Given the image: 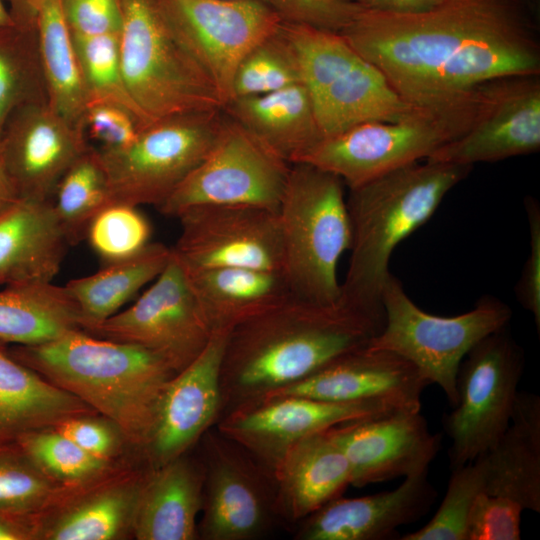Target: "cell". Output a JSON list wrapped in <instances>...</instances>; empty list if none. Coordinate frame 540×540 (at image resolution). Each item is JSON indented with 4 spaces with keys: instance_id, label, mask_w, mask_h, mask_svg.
Returning a JSON list of instances; mask_svg holds the SVG:
<instances>
[{
    "instance_id": "obj_20",
    "label": "cell",
    "mask_w": 540,
    "mask_h": 540,
    "mask_svg": "<svg viewBox=\"0 0 540 540\" xmlns=\"http://www.w3.org/2000/svg\"><path fill=\"white\" fill-rule=\"evenodd\" d=\"M346 456L351 485L364 487L428 471L441 448L420 411L391 413L343 423L327 429Z\"/></svg>"
},
{
    "instance_id": "obj_54",
    "label": "cell",
    "mask_w": 540,
    "mask_h": 540,
    "mask_svg": "<svg viewBox=\"0 0 540 540\" xmlns=\"http://www.w3.org/2000/svg\"><path fill=\"white\" fill-rule=\"evenodd\" d=\"M263 1H266V2H268L267 0H263Z\"/></svg>"
},
{
    "instance_id": "obj_52",
    "label": "cell",
    "mask_w": 540,
    "mask_h": 540,
    "mask_svg": "<svg viewBox=\"0 0 540 540\" xmlns=\"http://www.w3.org/2000/svg\"><path fill=\"white\" fill-rule=\"evenodd\" d=\"M20 199L14 184L0 161V216Z\"/></svg>"
},
{
    "instance_id": "obj_55",
    "label": "cell",
    "mask_w": 540,
    "mask_h": 540,
    "mask_svg": "<svg viewBox=\"0 0 540 540\" xmlns=\"http://www.w3.org/2000/svg\"><path fill=\"white\" fill-rule=\"evenodd\" d=\"M0 151H1V146H0Z\"/></svg>"
},
{
    "instance_id": "obj_1",
    "label": "cell",
    "mask_w": 540,
    "mask_h": 540,
    "mask_svg": "<svg viewBox=\"0 0 540 540\" xmlns=\"http://www.w3.org/2000/svg\"><path fill=\"white\" fill-rule=\"evenodd\" d=\"M536 0H443L421 13L361 9L339 32L417 106H442L480 85L540 75Z\"/></svg>"
},
{
    "instance_id": "obj_8",
    "label": "cell",
    "mask_w": 540,
    "mask_h": 540,
    "mask_svg": "<svg viewBox=\"0 0 540 540\" xmlns=\"http://www.w3.org/2000/svg\"><path fill=\"white\" fill-rule=\"evenodd\" d=\"M480 86L469 96L446 105L420 106L397 121L364 122L325 137L298 162L328 171L352 189L426 160L470 127L480 104Z\"/></svg>"
},
{
    "instance_id": "obj_36",
    "label": "cell",
    "mask_w": 540,
    "mask_h": 540,
    "mask_svg": "<svg viewBox=\"0 0 540 540\" xmlns=\"http://www.w3.org/2000/svg\"><path fill=\"white\" fill-rule=\"evenodd\" d=\"M47 102L36 27H0V135L19 107Z\"/></svg>"
},
{
    "instance_id": "obj_29",
    "label": "cell",
    "mask_w": 540,
    "mask_h": 540,
    "mask_svg": "<svg viewBox=\"0 0 540 540\" xmlns=\"http://www.w3.org/2000/svg\"><path fill=\"white\" fill-rule=\"evenodd\" d=\"M181 264L213 332L231 330L293 296L281 271Z\"/></svg>"
},
{
    "instance_id": "obj_21",
    "label": "cell",
    "mask_w": 540,
    "mask_h": 540,
    "mask_svg": "<svg viewBox=\"0 0 540 540\" xmlns=\"http://www.w3.org/2000/svg\"><path fill=\"white\" fill-rule=\"evenodd\" d=\"M229 332L215 331L201 354L169 380L143 450L149 469L184 455L221 415L220 370Z\"/></svg>"
},
{
    "instance_id": "obj_30",
    "label": "cell",
    "mask_w": 540,
    "mask_h": 540,
    "mask_svg": "<svg viewBox=\"0 0 540 540\" xmlns=\"http://www.w3.org/2000/svg\"><path fill=\"white\" fill-rule=\"evenodd\" d=\"M223 111L290 164L324 138L303 82L262 95L232 98Z\"/></svg>"
},
{
    "instance_id": "obj_3",
    "label": "cell",
    "mask_w": 540,
    "mask_h": 540,
    "mask_svg": "<svg viewBox=\"0 0 540 540\" xmlns=\"http://www.w3.org/2000/svg\"><path fill=\"white\" fill-rule=\"evenodd\" d=\"M10 354L114 423L126 442L144 450L161 396L176 374L160 357L130 343L75 329Z\"/></svg>"
},
{
    "instance_id": "obj_42",
    "label": "cell",
    "mask_w": 540,
    "mask_h": 540,
    "mask_svg": "<svg viewBox=\"0 0 540 540\" xmlns=\"http://www.w3.org/2000/svg\"><path fill=\"white\" fill-rule=\"evenodd\" d=\"M151 227L137 207L112 203L91 221L86 238L106 263L131 257L150 242Z\"/></svg>"
},
{
    "instance_id": "obj_44",
    "label": "cell",
    "mask_w": 540,
    "mask_h": 540,
    "mask_svg": "<svg viewBox=\"0 0 540 540\" xmlns=\"http://www.w3.org/2000/svg\"><path fill=\"white\" fill-rule=\"evenodd\" d=\"M283 21L339 33L362 9L345 0H267Z\"/></svg>"
},
{
    "instance_id": "obj_37",
    "label": "cell",
    "mask_w": 540,
    "mask_h": 540,
    "mask_svg": "<svg viewBox=\"0 0 540 540\" xmlns=\"http://www.w3.org/2000/svg\"><path fill=\"white\" fill-rule=\"evenodd\" d=\"M72 38L88 105L104 103L119 107L135 119L140 130L154 122L136 104L126 86L120 64L119 34L72 35Z\"/></svg>"
},
{
    "instance_id": "obj_34",
    "label": "cell",
    "mask_w": 540,
    "mask_h": 540,
    "mask_svg": "<svg viewBox=\"0 0 540 540\" xmlns=\"http://www.w3.org/2000/svg\"><path fill=\"white\" fill-rule=\"evenodd\" d=\"M36 32L47 102L68 123L85 131L88 98L60 0L44 3L36 18Z\"/></svg>"
},
{
    "instance_id": "obj_9",
    "label": "cell",
    "mask_w": 540,
    "mask_h": 540,
    "mask_svg": "<svg viewBox=\"0 0 540 540\" xmlns=\"http://www.w3.org/2000/svg\"><path fill=\"white\" fill-rule=\"evenodd\" d=\"M382 330L369 346L394 352L412 363L428 384L438 385L453 407L458 398L457 374L469 352L486 336L508 326L512 311L486 295L460 315L437 316L419 308L391 272L382 290Z\"/></svg>"
},
{
    "instance_id": "obj_40",
    "label": "cell",
    "mask_w": 540,
    "mask_h": 540,
    "mask_svg": "<svg viewBox=\"0 0 540 540\" xmlns=\"http://www.w3.org/2000/svg\"><path fill=\"white\" fill-rule=\"evenodd\" d=\"M281 24L241 59L233 77L231 99L262 95L302 82L297 52Z\"/></svg>"
},
{
    "instance_id": "obj_5",
    "label": "cell",
    "mask_w": 540,
    "mask_h": 540,
    "mask_svg": "<svg viewBox=\"0 0 540 540\" xmlns=\"http://www.w3.org/2000/svg\"><path fill=\"white\" fill-rule=\"evenodd\" d=\"M344 183L305 162L292 163L279 207L282 273L296 298L340 302L338 264L350 247Z\"/></svg>"
},
{
    "instance_id": "obj_25",
    "label": "cell",
    "mask_w": 540,
    "mask_h": 540,
    "mask_svg": "<svg viewBox=\"0 0 540 540\" xmlns=\"http://www.w3.org/2000/svg\"><path fill=\"white\" fill-rule=\"evenodd\" d=\"M147 472H135L84 486L81 493L35 522L36 539L116 540L132 535Z\"/></svg>"
},
{
    "instance_id": "obj_2",
    "label": "cell",
    "mask_w": 540,
    "mask_h": 540,
    "mask_svg": "<svg viewBox=\"0 0 540 540\" xmlns=\"http://www.w3.org/2000/svg\"><path fill=\"white\" fill-rule=\"evenodd\" d=\"M382 328L341 301L322 305L295 296L235 326L220 370L221 413L308 377L368 345Z\"/></svg>"
},
{
    "instance_id": "obj_53",
    "label": "cell",
    "mask_w": 540,
    "mask_h": 540,
    "mask_svg": "<svg viewBox=\"0 0 540 540\" xmlns=\"http://www.w3.org/2000/svg\"><path fill=\"white\" fill-rule=\"evenodd\" d=\"M16 24L7 8L4 5V0H0V27Z\"/></svg>"
},
{
    "instance_id": "obj_24",
    "label": "cell",
    "mask_w": 540,
    "mask_h": 540,
    "mask_svg": "<svg viewBox=\"0 0 540 540\" xmlns=\"http://www.w3.org/2000/svg\"><path fill=\"white\" fill-rule=\"evenodd\" d=\"M273 512L299 521L351 485L348 460L327 430L291 446L271 471Z\"/></svg>"
},
{
    "instance_id": "obj_39",
    "label": "cell",
    "mask_w": 540,
    "mask_h": 540,
    "mask_svg": "<svg viewBox=\"0 0 540 540\" xmlns=\"http://www.w3.org/2000/svg\"><path fill=\"white\" fill-rule=\"evenodd\" d=\"M67 490L46 476L16 442L0 446V511L35 521Z\"/></svg>"
},
{
    "instance_id": "obj_31",
    "label": "cell",
    "mask_w": 540,
    "mask_h": 540,
    "mask_svg": "<svg viewBox=\"0 0 540 540\" xmlns=\"http://www.w3.org/2000/svg\"><path fill=\"white\" fill-rule=\"evenodd\" d=\"M83 415L99 414L16 360L0 341V446Z\"/></svg>"
},
{
    "instance_id": "obj_45",
    "label": "cell",
    "mask_w": 540,
    "mask_h": 540,
    "mask_svg": "<svg viewBox=\"0 0 540 540\" xmlns=\"http://www.w3.org/2000/svg\"><path fill=\"white\" fill-rule=\"evenodd\" d=\"M60 2L73 36L120 34L122 16L119 0H60Z\"/></svg>"
},
{
    "instance_id": "obj_28",
    "label": "cell",
    "mask_w": 540,
    "mask_h": 540,
    "mask_svg": "<svg viewBox=\"0 0 540 540\" xmlns=\"http://www.w3.org/2000/svg\"><path fill=\"white\" fill-rule=\"evenodd\" d=\"M204 467L185 457L150 470L132 528L138 540H194L202 509Z\"/></svg>"
},
{
    "instance_id": "obj_18",
    "label": "cell",
    "mask_w": 540,
    "mask_h": 540,
    "mask_svg": "<svg viewBox=\"0 0 540 540\" xmlns=\"http://www.w3.org/2000/svg\"><path fill=\"white\" fill-rule=\"evenodd\" d=\"M205 448L199 538L248 540L260 535L273 512V490L264 474L242 448L220 433H209Z\"/></svg>"
},
{
    "instance_id": "obj_7",
    "label": "cell",
    "mask_w": 540,
    "mask_h": 540,
    "mask_svg": "<svg viewBox=\"0 0 540 540\" xmlns=\"http://www.w3.org/2000/svg\"><path fill=\"white\" fill-rule=\"evenodd\" d=\"M281 27L297 52L324 138L364 122L397 121L420 107L404 99L339 33L285 21Z\"/></svg>"
},
{
    "instance_id": "obj_35",
    "label": "cell",
    "mask_w": 540,
    "mask_h": 540,
    "mask_svg": "<svg viewBox=\"0 0 540 540\" xmlns=\"http://www.w3.org/2000/svg\"><path fill=\"white\" fill-rule=\"evenodd\" d=\"M112 203L97 150L90 145L61 177L52 198L54 212L69 245L86 238L93 218Z\"/></svg>"
},
{
    "instance_id": "obj_32",
    "label": "cell",
    "mask_w": 540,
    "mask_h": 540,
    "mask_svg": "<svg viewBox=\"0 0 540 540\" xmlns=\"http://www.w3.org/2000/svg\"><path fill=\"white\" fill-rule=\"evenodd\" d=\"M75 329H81L80 313L65 286L28 282L0 290L1 342L36 345Z\"/></svg>"
},
{
    "instance_id": "obj_16",
    "label": "cell",
    "mask_w": 540,
    "mask_h": 540,
    "mask_svg": "<svg viewBox=\"0 0 540 540\" xmlns=\"http://www.w3.org/2000/svg\"><path fill=\"white\" fill-rule=\"evenodd\" d=\"M379 401L333 402L283 395L242 405L220 419L219 433L270 473L301 439L331 427L397 411Z\"/></svg>"
},
{
    "instance_id": "obj_13",
    "label": "cell",
    "mask_w": 540,
    "mask_h": 540,
    "mask_svg": "<svg viewBox=\"0 0 540 540\" xmlns=\"http://www.w3.org/2000/svg\"><path fill=\"white\" fill-rule=\"evenodd\" d=\"M86 332L141 346L175 373L201 354L214 333L173 251L166 267L134 304Z\"/></svg>"
},
{
    "instance_id": "obj_49",
    "label": "cell",
    "mask_w": 540,
    "mask_h": 540,
    "mask_svg": "<svg viewBox=\"0 0 540 540\" xmlns=\"http://www.w3.org/2000/svg\"><path fill=\"white\" fill-rule=\"evenodd\" d=\"M359 5L363 9L393 13L414 14L428 11L443 0H345Z\"/></svg>"
},
{
    "instance_id": "obj_46",
    "label": "cell",
    "mask_w": 540,
    "mask_h": 540,
    "mask_svg": "<svg viewBox=\"0 0 540 540\" xmlns=\"http://www.w3.org/2000/svg\"><path fill=\"white\" fill-rule=\"evenodd\" d=\"M83 415L64 420L54 428L87 452L111 461L125 440L120 429L105 417Z\"/></svg>"
},
{
    "instance_id": "obj_43",
    "label": "cell",
    "mask_w": 540,
    "mask_h": 540,
    "mask_svg": "<svg viewBox=\"0 0 540 540\" xmlns=\"http://www.w3.org/2000/svg\"><path fill=\"white\" fill-rule=\"evenodd\" d=\"M523 511L511 499L478 493L468 513L466 540H520Z\"/></svg>"
},
{
    "instance_id": "obj_47",
    "label": "cell",
    "mask_w": 540,
    "mask_h": 540,
    "mask_svg": "<svg viewBox=\"0 0 540 540\" xmlns=\"http://www.w3.org/2000/svg\"><path fill=\"white\" fill-rule=\"evenodd\" d=\"M86 136L99 143L100 149H119L129 145L140 127L125 110L104 103L89 104L84 115Z\"/></svg>"
},
{
    "instance_id": "obj_11",
    "label": "cell",
    "mask_w": 540,
    "mask_h": 540,
    "mask_svg": "<svg viewBox=\"0 0 540 540\" xmlns=\"http://www.w3.org/2000/svg\"><path fill=\"white\" fill-rule=\"evenodd\" d=\"M524 370V353L507 326L473 346L457 374V402L445 416L450 468L489 451L507 429Z\"/></svg>"
},
{
    "instance_id": "obj_27",
    "label": "cell",
    "mask_w": 540,
    "mask_h": 540,
    "mask_svg": "<svg viewBox=\"0 0 540 540\" xmlns=\"http://www.w3.org/2000/svg\"><path fill=\"white\" fill-rule=\"evenodd\" d=\"M68 246L52 201L20 199L0 216V285L52 282Z\"/></svg>"
},
{
    "instance_id": "obj_19",
    "label": "cell",
    "mask_w": 540,
    "mask_h": 540,
    "mask_svg": "<svg viewBox=\"0 0 540 540\" xmlns=\"http://www.w3.org/2000/svg\"><path fill=\"white\" fill-rule=\"evenodd\" d=\"M0 161L21 199L52 201L58 182L90 146L48 102L15 110L0 135Z\"/></svg>"
},
{
    "instance_id": "obj_48",
    "label": "cell",
    "mask_w": 540,
    "mask_h": 540,
    "mask_svg": "<svg viewBox=\"0 0 540 540\" xmlns=\"http://www.w3.org/2000/svg\"><path fill=\"white\" fill-rule=\"evenodd\" d=\"M529 224L530 250L520 278L515 286L519 303L529 311L540 329V205L533 197L525 198Z\"/></svg>"
},
{
    "instance_id": "obj_12",
    "label": "cell",
    "mask_w": 540,
    "mask_h": 540,
    "mask_svg": "<svg viewBox=\"0 0 540 540\" xmlns=\"http://www.w3.org/2000/svg\"><path fill=\"white\" fill-rule=\"evenodd\" d=\"M290 167L224 113L209 154L158 209L169 217L208 204L253 205L278 211Z\"/></svg>"
},
{
    "instance_id": "obj_23",
    "label": "cell",
    "mask_w": 540,
    "mask_h": 540,
    "mask_svg": "<svg viewBox=\"0 0 540 540\" xmlns=\"http://www.w3.org/2000/svg\"><path fill=\"white\" fill-rule=\"evenodd\" d=\"M427 472L405 477L394 490L337 497L302 520L299 540H384L428 513L437 493Z\"/></svg>"
},
{
    "instance_id": "obj_22",
    "label": "cell",
    "mask_w": 540,
    "mask_h": 540,
    "mask_svg": "<svg viewBox=\"0 0 540 540\" xmlns=\"http://www.w3.org/2000/svg\"><path fill=\"white\" fill-rule=\"evenodd\" d=\"M427 385L408 360L368 344L264 398L294 395L333 402L379 401L398 410L420 411Z\"/></svg>"
},
{
    "instance_id": "obj_41",
    "label": "cell",
    "mask_w": 540,
    "mask_h": 540,
    "mask_svg": "<svg viewBox=\"0 0 540 540\" xmlns=\"http://www.w3.org/2000/svg\"><path fill=\"white\" fill-rule=\"evenodd\" d=\"M483 473L478 459L453 469L445 496L431 520L401 540H466L467 517L482 492Z\"/></svg>"
},
{
    "instance_id": "obj_38",
    "label": "cell",
    "mask_w": 540,
    "mask_h": 540,
    "mask_svg": "<svg viewBox=\"0 0 540 540\" xmlns=\"http://www.w3.org/2000/svg\"><path fill=\"white\" fill-rule=\"evenodd\" d=\"M16 443L46 476L65 489L88 485L110 471L111 461L87 452L54 427L28 432Z\"/></svg>"
},
{
    "instance_id": "obj_51",
    "label": "cell",
    "mask_w": 540,
    "mask_h": 540,
    "mask_svg": "<svg viewBox=\"0 0 540 540\" xmlns=\"http://www.w3.org/2000/svg\"><path fill=\"white\" fill-rule=\"evenodd\" d=\"M11 5L9 10L14 22L21 26L36 27L39 10L48 0H7Z\"/></svg>"
},
{
    "instance_id": "obj_17",
    "label": "cell",
    "mask_w": 540,
    "mask_h": 540,
    "mask_svg": "<svg viewBox=\"0 0 540 540\" xmlns=\"http://www.w3.org/2000/svg\"><path fill=\"white\" fill-rule=\"evenodd\" d=\"M480 92L470 127L426 160L473 166L539 151V75L498 78L482 84Z\"/></svg>"
},
{
    "instance_id": "obj_50",
    "label": "cell",
    "mask_w": 540,
    "mask_h": 540,
    "mask_svg": "<svg viewBox=\"0 0 540 540\" xmlns=\"http://www.w3.org/2000/svg\"><path fill=\"white\" fill-rule=\"evenodd\" d=\"M36 539L34 521L0 511V540Z\"/></svg>"
},
{
    "instance_id": "obj_6",
    "label": "cell",
    "mask_w": 540,
    "mask_h": 540,
    "mask_svg": "<svg viewBox=\"0 0 540 540\" xmlns=\"http://www.w3.org/2000/svg\"><path fill=\"white\" fill-rule=\"evenodd\" d=\"M121 70L128 91L153 121L223 109L209 75L166 21L155 0H119Z\"/></svg>"
},
{
    "instance_id": "obj_14",
    "label": "cell",
    "mask_w": 540,
    "mask_h": 540,
    "mask_svg": "<svg viewBox=\"0 0 540 540\" xmlns=\"http://www.w3.org/2000/svg\"><path fill=\"white\" fill-rule=\"evenodd\" d=\"M181 41L214 83L224 105L244 55L282 23L263 0H155Z\"/></svg>"
},
{
    "instance_id": "obj_26",
    "label": "cell",
    "mask_w": 540,
    "mask_h": 540,
    "mask_svg": "<svg viewBox=\"0 0 540 540\" xmlns=\"http://www.w3.org/2000/svg\"><path fill=\"white\" fill-rule=\"evenodd\" d=\"M482 492L540 512V398L518 392L510 423L498 442L478 458Z\"/></svg>"
},
{
    "instance_id": "obj_33",
    "label": "cell",
    "mask_w": 540,
    "mask_h": 540,
    "mask_svg": "<svg viewBox=\"0 0 540 540\" xmlns=\"http://www.w3.org/2000/svg\"><path fill=\"white\" fill-rule=\"evenodd\" d=\"M172 250L149 243L137 254L106 263L99 271L76 278L64 286L75 301L81 329L90 331L114 314L166 267Z\"/></svg>"
},
{
    "instance_id": "obj_15",
    "label": "cell",
    "mask_w": 540,
    "mask_h": 540,
    "mask_svg": "<svg viewBox=\"0 0 540 540\" xmlns=\"http://www.w3.org/2000/svg\"><path fill=\"white\" fill-rule=\"evenodd\" d=\"M171 247L191 267H246L282 272L278 212L242 204H208L181 212Z\"/></svg>"
},
{
    "instance_id": "obj_4",
    "label": "cell",
    "mask_w": 540,
    "mask_h": 540,
    "mask_svg": "<svg viewBox=\"0 0 540 540\" xmlns=\"http://www.w3.org/2000/svg\"><path fill=\"white\" fill-rule=\"evenodd\" d=\"M472 166L415 162L349 189L350 257L340 301L384 325L382 290L399 243L423 226Z\"/></svg>"
},
{
    "instance_id": "obj_10",
    "label": "cell",
    "mask_w": 540,
    "mask_h": 540,
    "mask_svg": "<svg viewBox=\"0 0 540 540\" xmlns=\"http://www.w3.org/2000/svg\"><path fill=\"white\" fill-rule=\"evenodd\" d=\"M223 109L155 120L119 149L96 148L114 203L163 204L214 146Z\"/></svg>"
}]
</instances>
